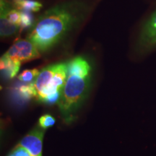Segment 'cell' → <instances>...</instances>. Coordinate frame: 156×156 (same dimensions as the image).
I'll list each match as a JSON object with an SVG mask.
<instances>
[{
    "label": "cell",
    "mask_w": 156,
    "mask_h": 156,
    "mask_svg": "<svg viewBox=\"0 0 156 156\" xmlns=\"http://www.w3.org/2000/svg\"><path fill=\"white\" fill-rule=\"evenodd\" d=\"M80 15L73 5L64 4L52 7L39 16L28 39L40 52H45L57 44L77 23Z\"/></svg>",
    "instance_id": "1"
},
{
    "label": "cell",
    "mask_w": 156,
    "mask_h": 156,
    "mask_svg": "<svg viewBox=\"0 0 156 156\" xmlns=\"http://www.w3.org/2000/svg\"><path fill=\"white\" fill-rule=\"evenodd\" d=\"M91 67L82 56L67 63V77L57 104L62 116L70 120L88 93Z\"/></svg>",
    "instance_id": "2"
},
{
    "label": "cell",
    "mask_w": 156,
    "mask_h": 156,
    "mask_svg": "<svg viewBox=\"0 0 156 156\" xmlns=\"http://www.w3.org/2000/svg\"><path fill=\"white\" fill-rule=\"evenodd\" d=\"M67 77V63L51 64L45 67L35 80L37 100L54 104L58 103Z\"/></svg>",
    "instance_id": "3"
},
{
    "label": "cell",
    "mask_w": 156,
    "mask_h": 156,
    "mask_svg": "<svg viewBox=\"0 0 156 156\" xmlns=\"http://www.w3.org/2000/svg\"><path fill=\"white\" fill-rule=\"evenodd\" d=\"M5 55L21 64L36 59L41 56L39 50L28 39L17 41L9 48Z\"/></svg>",
    "instance_id": "4"
},
{
    "label": "cell",
    "mask_w": 156,
    "mask_h": 156,
    "mask_svg": "<svg viewBox=\"0 0 156 156\" xmlns=\"http://www.w3.org/2000/svg\"><path fill=\"white\" fill-rule=\"evenodd\" d=\"M44 130L40 126L34 128L23 138L19 145L26 149L32 156H41Z\"/></svg>",
    "instance_id": "5"
},
{
    "label": "cell",
    "mask_w": 156,
    "mask_h": 156,
    "mask_svg": "<svg viewBox=\"0 0 156 156\" xmlns=\"http://www.w3.org/2000/svg\"><path fill=\"white\" fill-rule=\"evenodd\" d=\"M140 44L142 47L147 48L156 46V11L143 27Z\"/></svg>",
    "instance_id": "6"
},
{
    "label": "cell",
    "mask_w": 156,
    "mask_h": 156,
    "mask_svg": "<svg viewBox=\"0 0 156 156\" xmlns=\"http://www.w3.org/2000/svg\"><path fill=\"white\" fill-rule=\"evenodd\" d=\"M8 5L5 0H1V36L3 38L14 35L18 30V26L12 24L7 17Z\"/></svg>",
    "instance_id": "7"
},
{
    "label": "cell",
    "mask_w": 156,
    "mask_h": 156,
    "mask_svg": "<svg viewBox=\"0 0 156 156\" xmlns=\"http://www.w3.org/2000/svg\"><path fill=\"white\" fill-rule=\"evenodd\" d=\"M21 63L15 61L5 54L1 57L0 65H1L2 75L5 79L10 80L14 78L19 72Z\"/></svg>",
    "instance_id": "8"
},
{
    "label": "cell",
    "mask_w": 156,
    "mask_h": 156,
    "mask_svg": "<svg viewBox=\"0 0 156 156\" xmlns=\"http://www.w3.org/2000/svg\"><path fill=\"white\" fill-rule=\"evenodd\" d=\"M14 5L20 11L38 12L41 8L42 5L35 0H14Z\"/></svg>",
    "instance_id": "9"
},
{
    "label": "cell",
    "mask_w": 156,
    "mask_h": 156,
    "mask_svg": "<svg viewBox=\"0 0 156 156\" xmlns=\"http://www.w3.org/2000/svg\"><path fill=\"white\" fill-rule=\"evenodd\" d=\"M18 94L21 98L25 100H29L33 98H36L37 92L34 82L21 85L18 88Z\"/></svg>",
    "instance_id": "10"
},
{
    "label": "cell",
    "mask_w": 156,
    "mask_h": 156,
    "mask_svg": "<svg viewBox=\"0 0 156 156\" xmlns=\"http://www.w3.org/2000/svg\"><path fill=\"white\" fill-rule=\"evenodd\" d=\"M39 73L40 72L37 69H26L24 70L21 74H20L17 78L19 80L24 82V83H31V81L34 80V79H36Z\"/></svg>",
    "instance_id": "11"
},
{
    "label": "cell",
    "mask_w": 156,
    "mask_h": 156,
    "mask_svg": "<svg viewBox=\"0 0 156 156\" xmlns=\"http://www.w3.org/2000/svg\"><path fill=\"white\" fill-rule=\"evenodd\" d=\"M21 13V24L20 28L23 30L25 28H29L34 25V17L31 12L20 11Z\"/></svg>",
    "instance_id": "12"
},
{
    "label": "cell",
    "mask_w": 156,
    "mask_h": 156,
    "mask_svg": "<svg viewBox=\"0 0 156 156\" xmlns=\"http://www.w3.org/2000/svg\"><path fill=\"white\" fill-rule=\"evenodd\" d=\"M7 17L9 19V20L17 26L20 27L21 24V13L16 9H7Z\"/></svg>",
    "instance_id": "13"
},
{
    "label": "cell",
    "mask_w": 156,
    "mask_h": 156,
    "mask_svg": "<svg viewBox=\"0 0 156 156\" xmlns=\"http://www.w3.org/2000/svg\"><path fill=\"white\" fill-rule=\"evenodd\" d=\"M55 122V119L50 114H45L39 119V126L44 129H46L52 126Z\"/></svg>",
    "instance_id": "14"
},
{
    "label": "cell",
    "mask_w": 156,
    "mask_h": 156,
    "mask_svg": "<svg viewBox=\"0 0 156 156\" xmlns=\"http://www.w3.org/2000/svg\"><path fill=\"white\" fill-rule=\"evenodd\" d=\"M8 156H32L30 153L20 145H17Z\"/></svg>",
    "instance_id": "15"
}]
</instances>
